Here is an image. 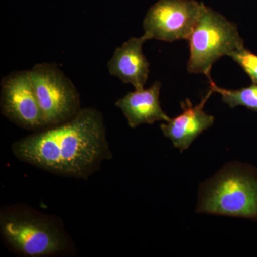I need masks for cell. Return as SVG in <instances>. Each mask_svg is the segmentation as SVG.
I'll list each match as a JSON object with an SVG mask.
<instances>
[{
  "instance_id": "8fae6325",
  "label": "cell",
  "mask_w": 257,
  "mask_h": 257,
  "mask_svg": "<svg viewBox=\"0 0 257 257\" xmlns=\"http://www.w3.org/2000/svg\"><path fill=\"white\" fill-rule=\"evenodd\" d=\"M209 84L211 89L220 94L223 101L230 107L243 106L257 112V84H253L238 90H229L218 87L212 79L209 80Z\"/></svg>"
},
{
  "instance_id": "7a4b0ae2",
  "label": "cell",
  "mask_w": 257,
  "mask_h": 257,
  "mask_svg": "<svg viewBox=\"0 0 257 257\" xmlns=\"http://www.w3.org/2000/svg\"><path fill=\"white\" fill-rule=\"evenodd\" d=\"M197 212L257 220V177L238 165L226 166L204 183Z\"/></svg>"
},
{
  "instance_id": "3957f363",
  "label": "cell",
  "mask_w": 257,
  "mask_h": 257,
  "mask_svg": "<svg viewBox=\"0 0 257 257\" xmlns=\"http://www.w3.org/2000/svg\"><path fill=\"white\" fill-rule=\"evenodd\" d=\"M188 41L187 70L205 74L209 80L212 79L211 70L216 61L244 48L236 25L204 4Z\"/></svg>"
},
{
  "instance_id": "5b68a950",
  "label": "cell",
  "mask_w": 257,
  "mask_h": 257,
  "mask_svg": "<svg viewBox=\"0 0 257 257\" xmlns=\"http://www.w3.org/2000/svg\"><path fill=\"white\" fill-rule=\"evenodd\" d=\"M29 72L47 127L69 121L82 109L77 89L55 64H37Z\"/></svg>"
},
{
  "instance_id": "30bf717a",
  "label": "cell",
  "mask_w": 257,
  "mask_h": 257,
  "mask_svg": "<svg viewBox=\"0 0 257 257\" xmlns=\"http://www.w3.org/2000/svg\"><path fill=\"white\" fill-rule=\"evenodd\" d=\"M161 83H154L145 89H135L116 101L115 105L122 111L130 127L143 124H152L156 121L168 122L171 120L162 110L160 102Z\"/></svg>"
},
{
  "instance_id": "6da1fadb",
  "label": "cell",
  "mask_w": 257,
  "mask_h": 257,
  "mask_svg": "<svg viewBox=\"0 0 257 257\" xmlns=\"http://www.w3.org/2000/svg\"><path fill=\"white\" fill-rule=\"evenodd\" d=\"M20 160L57 175L87 178L101 162L112 157L100 111L81 109L69 121L49 126L16 142Z\"/></svg>"
},
{
  "instance_id": "52a82bcc",
  "label": "cell",
  "mask_w": 257,
  "mask_h": 257,
  "mask_svg": "<svg viewBox=\"0 0 257 257\" xmlns=\"http://www.w3.org/2000/svg\"><path fill=\"white\" fill-rule=\"evenodd\" d=\"M1 109L7 118L21 127H47L29 71L13 72L3 79Z\"/></svg>"
},
{
  "instance_id": "277c9868",
  "label": "cell",
  "mask_w": 257,
  "mask_h": 257,
  "mask_svg": "<svg viewBox=\"0 0 257 257\" xmlns=\"http://www.w3.org/2000/svg\"><path fill=\"white\" fill-rule=\"evenodd\" d=\"M1 234L16 252L45 256L66 248L65 237L52 221L26 211L10 210L0 216Z\"/></svg>"
},
{
  "instance_id": "7c38bea8",
  "label": "cell",
  "mask_w": 257,
  "mask_h": 257,
  "mask_svg": "<svg viewBox=\"0 0 257 257\" xmlns=\"http://www.w3.org/2000/svg\"><path fill=\"white\" fill-rule=\"evenodd\" d=\"M229 57L242 67L253 84H257V55L243 48L231 52Z\"/></svg>"
},
{
  "instance_id": "9c48e42d",
  "label": "cell",
  "mask_w": 257,
  "mask_h": 257,
  "mask_svg": "<svg viewBox=\"0 0 257 257\" xmlns=\"http://www.w3.org/2000/svg\"><path fill=\"white\" fill-rule=\"evenodd\" d=\"M148 40L145 35L132 37L121 47H116L108 62L109 73L125 84H131L135 89L145 87L148 79L150 63L144 55V43Z\"/></svg>"
},
{
  "instance_id": "ba28073f",
  "label": "cell",
  "mask_w": 257,
  "mask_h": 257,
  "mask_svg": "<svg viewBox=\"0 0 257 257\" xmlns=\"http://www.w3.org/2000/svg\"><path fill=\"white\" fill-rule=\"evenodd\" d=\"M213 92L210 88L197 106H193L189 99L182 101L181 106L183 112L171 119L167 124L160 125L164 135L170 139L174 146L181 152L188 149L201 133L214 124V116L206 114L204 111V106Z\"/></svg>"
},
{
  "instance_id": "8992f818",
  "label": "cell",
  "mask_w": 257,
  "mask_h": 257,
  "mask_svg": "<svg viewBox=\"0 0 257 257\" xmlns=\"http://www.w3.org/2000/svg\"><path fill=\"white\" fill-rule=\"evenodd\" d=\"M204 3L195 0H159L147 12L143 22L149 40L175 42L188 40Z\"/></svg>"
}]
</instances>
